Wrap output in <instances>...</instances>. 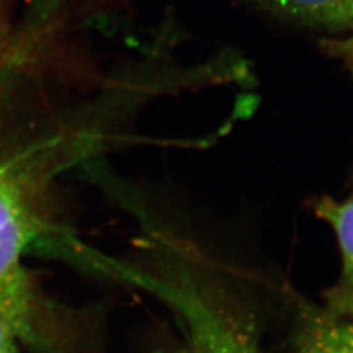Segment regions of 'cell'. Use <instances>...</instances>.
Wrapping results in <instances>:
<instances>
[{"instance_id": "obj_8", "label": "cell", "mask_w": 353, "mask_h": 353, "mask_svg": "<svg viewBox=\"0 0 353 353\" xmlns=\"http://www.w3.org/2000/svg\"><path fill=\"white\" fill-rule=\"evenodd\" d=\"M338 46L341 49V54L348 59V62L353 64V29L351 37L344 39Z\"/></svg>"}, {"instance_id": "obj_1", "label": "cell", "mask_w": 353, "mask_h": 353, "mask_svg": "<svg viewBox=\"0 0 353 353\" xmlns=\"http://www.w3.org/2000/svg\"><path fill=\"white\" fill-rule=\"evenodd\" d=\"M39 227L36 192L26 169L0 150V316L21 339L32 332V292L23 259Z\"/></svg>"}, {"instance_id": "obj_4", "label": "cell", "mask_w": 353, "mask_h": 353, "mask_svg": "<svg viewBox=\"0 0 353 353\" xmlns=\"http://www.w3.org/2000/svg\"><path fill=\"white\" fill-rule=\"evenodd\" d=\"M258 10L297 26L352 30L353 0H245Z\"/></svg>"}, {"instance_id": "obj_2", "label": "cell", "mask_w": 353, "mask_h": 353, "mask_svg": "<svg viewBox=\"0 0 353 353\" xmlns=\"http://www.w3.org/2000/svg\"><path fill=\"white\" fill-rule=\"evenodd\" d=\"M153 288L176 312L186 353H261L246 318L214 297L188 283L156 281Z\"/></svg>"}, {"instance_id": "obj_3", "label": "cell", "mask_w": 353, "mask_h": 353, "mask_svg": "<svg viewBox=\"0 0 353 353\" xmlns=\"http://www.w3.org/2000/svg\"><path fill=\"white\" fill-rule=\"evenodd\" d=\"M316 212L332 228L341 252V274L326 294L330 313L353 318V196L345 201L331 198L316 204Z\"/></svg>"}, {"instance_id": "obj_7", "label": "cell", "mask_w": 353, "mask_h": 353, "mask_svg": "<svg viewBox=\"0 0 353 353\" xmlns=\"http://www.w3.org/2000/svg\"><path fill=\"white\" fill-rule=\"evenodd\" d=\"M10 38H11L10 17L0 3V54L6 49V45L8 43Z\"/></svg>"}, {"instance_id": "obj_5", "label": "cell", "mask_w": 353, "mask_h": 353, "mask_svg": "<svg viewBox=\"0 0 353 353\" xmlns=\"http://www.w3.org/2000/svg\"><path fill=\"white\" fill-rule=\"evenodd\" d=\"M297 353H353V321L328 310L309 312L299 330Z\"/></svg>"}, {"instance_id": "obj_6", "label": "cell", "mask_w": 353, "mask_h": 353, "mask_svg": "<svg viewBox=\"0 0 353 353\" xmlns=\"http://www.w3.org/2000/svg\"><path fill=\"white\" fill-rule=\"evenodd\" d=\"M19 336L12 325L0 316V353H20L19 351Z\"/></svg>"}]
</instances>
